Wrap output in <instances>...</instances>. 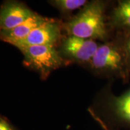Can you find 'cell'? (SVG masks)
<instances>
[{
  "mask_svg": "<svg viewBox=\"0 0 130 130\" xmlns=\"http://www.w3.org/2000/svg\"><path fill=\"white\" fill-rule=\"evenodd\" d=\"M105 6L101 1L88 3L75 17L64 24L69 36L104 40L108 37L105 16Z\"/></svg>",
  "mask_w": 130,
  "mask_h": 130,
  "instance_id": "2",
  "label": "cell"
},
{
  "mask_svg": "<svg viewBox=\"0 0 130 130\" xmlns=\"http://www.w3.org/2000/svg\"><path fill=\"white\" fill-rule=\"evenodd\" d=\"M61 26L56 21L49 19L23 39L14 42L12 45L18 48L23 46L46 45L55 46L61 39Z\"/></svg>",
  "mask_w": 130,
  "mask_h": 130,
  "instance_id": "6",
  "label": "cell"
},
{
  "mask_svg": "<svg viewBox=\"0 0 130 130\" xmlns=\"http://www.w3.org/2000/svg\"><path fill=\"white\" fill-rule=\"evenodd\" d=\"M48 18L36 13L20 25L9 30H0V40L12 45L30 35L32 30L48 20Z\"/></svg>",
  "mask_w": 130,
  "mask_h": 130,
  "instance_id": "8",
  "label": "cell"
},
{
  "mask_svg": "<svg viewBox=\"0 0 130 130\" xmlns=\"http://www.w3.org/2000/svg\"><path fill=\"white\" fill-rule=\"evenodd\" d=\"M110 89L100 92L89 112L104 130H130V86L119 95Z\"/></svg>",
  "mask_w": 130,
  "mask_h": 130,
  "instance_id": "1",
  "label": "cell"
},
{
  "mask_svg": "<svg viewBox=\"0 0 130 130\" xmlns=\"http://www.w3.org/2000/svg\"><path fill=\"white\" fill-rule=\"evenodd\" d=\"M98 74L116 76L125 79L129 72L125 43L107 42L98 46L89 63Z\"/></svg>",
  "mask_w": 130,
  "mask_h": 130,
  "instance_id": "3",
  "label": "cell"
},
{
  "mask_svg": "<svg viewBox=\"0 0 130 130\" xmlns=\"http://www.w3.org/2000/svg\"><path fill=\"white\" fill-rule=\"evenodd\" d=\"M50 4L64 14L69 13L88 3L86 0H54L50 1Z\"/></svg>",
  "mask_w": 130,
  "mask_h": 130,
  "instance_id": "9",
  "label": "cell"
},
{
  "mask_svg": "<svg viewBox=\"0 0 130 130\" xmlns=\"http://www.w3.org/2000/svg\"><path fill=\"white\" fill-rule=\"evenodd\" d=\"M35 12L23 3L16 1H7L0 7V30H9L17 27Z\"/></svg>",
  "mask_w": 130,
  "mask_h": 130,
  "instance_id": "7",
  "label": "cell"
},
{
  "mask_svg": "<svg viewBox=\"0 0 130 130\" xmlns=\"http://www.w3.org/2000/svg\"><path fill=\"white\" fill-rule=\"evenodd\" d=\"M112 19L117 25L130 28V12L120 6H118L114 9Z\"/></svg>",
  "mask_w": 130,
  "mask_h": 130,
  "instance_id": "10",
  "label": "cell"
},
{
  "mask_svg": "<svg viewBox=\"0 0 130 130\" xmlns=\"http://www.w3.org/2000/svg\"><path fill=\"white\" fill-rule=\"evenodd\" d=\"M24 56V63L35 70L43 79L64 63V59L55 47L46 45L23 46L18 48Z\"/></svg>",
  "mask_w": 130,
  "mask_h": 130,
  "instance_id": "4",
  "label": "cell"
},
{
  "mask_svg": "<svg viewBox=\"0 0 130 130\" xmlns=\"http://www.w3.org/2000/svg\"><path fill=\"white\" fill-rule=\"evenodd\" d=\"M118 6L130 12V0H125L119 2Z\"/></svg>",
  "mask_w": 130,
  "mask_h": 130,
  "instance_id": "13",
  "label": "cell"
},
{
  "mask_svg": "<svg viewBox=\"0 0 130 130\" xmlns=\"http://www.w3.org/2000/svg\"><path fill=\"white\" fill-rule=\"evenodd\" d=\"M0 130H18L7 118L0 115Z\"/></svg>",
  "mask_w": 130,
  "mask_h": 130,
  "instance_id": "11",
  "label": "cell"
},
{
  "mask_svg": "<svg viewBox=\"0 0 130 130\" xmlns=\"http://www.w3.org/2000/svg\"><path fill=\"white\" fill-rule=\"evenodd\" d=\"M125 43V48L126 56H127L128 58V66L130 70V36L127 37L125 41L124 42Z\"/></svg>",
  "mask_w": 130,
  "mask_h": 130,
  "instance_id": "12",
  "label": "cell"
},
{
  "mask_svg": "<svg viewBox=\"0 0 130 130\" xmlns=\"http://www.w3.org/2000/svg\"><path fill=\"white\" fill-rule=\"evenodd\" d=\"M98 46L94 40L69 36L61 42L59 53L63 58L74 62L90 63Z\"/></svg>",
  "mask_w": 130,
  "mask_h": 130,
  "instance_id": "5",
  "label": "cell"
}]
</instances>
